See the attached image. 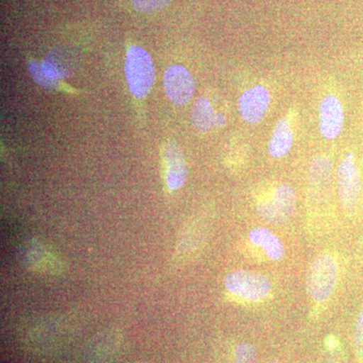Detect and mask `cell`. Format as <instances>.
<instances>
[{"label":"cell","mask_w":363,"mask_h":363,"mask_svg":"<svg viewBox=\"0 0 363 363\" xmlns=\"http://www.w3.org/2000/svg\"><path fill=\"white\" fill-rule=\"evenodd\" d=\"M264 363H283V362H279V360H277V359H271V360H267V362H266Z\"/></svg>","instance_id":"7402d4cb"},{"label":"cell","mask_w":363,"mask_h":363,"mask_svg":"<svg viewBox=\"0 0 363 363\" xmlns=\"http://www.w3.org/2000/svg\"><path fill=\"white\" fill-rule=\"evenodd\" d=\"M143 363H147V362H143Z\"/></svg>","instance_id":"603a6c76"},{"label":"cell","mask_w":363,"mask_h":363,"mask_svg":"<svg viewBox=\"0 0 363 363\" xmlns=\"http://www.w3.org/2000/svg\"><path fill=\"white\" fill-rule=\"evenodd\" d=\"M321 363H343L342 357L336 348H328V351L322 357Z\"/></svg>","instance_id":"44dd1931"},{"label":"cell","mask_w":363,"mask_h":363,"mask_svg":"<svg viewBox=\"0 0 363 363\" xmlns=\"http://www.w3.org/2000/svg\"><path fill=\"white\" fill-rule=\"evenodd\" d=\"M171 0H133V7L143 13H152L169 6Z\"/></svg>","instance_id":"d6986e66"},{"label":"cell","mask_w":363,"mask_h":363,"mask_svg":"<svg viewBox=\"0 0 363 363\" xmlns=\"http://www.w3.org/2000/svg\"><path fill=\"white\" fill-rule=\"evenodd\" d=\"M257 350L252 343L240 342L234 350L233 363H257Z\"/></svg>","instance_id":"e0dca14e"},{"label":"cell","mask_w":363,"mask_h":363,"mask_svg":"<svg viewBox=\"0 0 363 363\" xmlns=\"http://www.w3.org/2000/svg\"><path fill=\"white\" fill-rule=\"evenodd\" d=\"M28 71H30V76L38 84L43 86L45 88H56L59 86V82L54 79L48 77L45 75L43 67L38 62L32 61L28 64Z\"/></svg>","instance_id":"ac0fdd59"},{"label":"cell","mask_w":363,"mask_h":363,"mask_svg":"<svg viewBox=\"0 0 363 363\" xmlns=\"http://www.w3.org/2000/svg\"><path fill=\"white\" fill-rule=\"evenodd\" d=\"M293 145V133L288 119L281 118L277 123L269 143V154L274 159L285 157Z\"/></svg>","instance_id":"5bb4252c"},{"label":"cell","mask_w":363,"mask_h":363,"mask_svg":"<svg viewBox=\"0 0 363 363\" xmlns=\"http://www.w3.org/2000/svg\"><path fill=\"white\" fill-rule=\"evenodd\" d=\"M354 350L358 362L363 363V310L358 315L354 331Z\"/></svg>","instance_id":"ffe728a7"},{"label":"cell","mask_w":363,"mask_h":363,"mask_svg":"<svg viewBox=\"0 0 363 363\" xmlns=\"http://www.w3.org/2000/svg\"><path fill=\"white\" fill-rule=\"evenodd\" d=\"M167 96L177 105L187 104L194 95V79L187 69L180 65L169 67L164 74Z\"/></svg>","instance_id":"8992f818"},{"label":"cell","mask_w":363,"mask_h":363,"mask_svg":"<svg viewBox=\"0 0 363 363\" xmlns=\"http://www.w3.org/2000/svg\"><path fill=\"white\" fill-rule=\"evenodd\" d=\"M21 260L23 266L33 271L60 272L61 262L39 241H28L21 250Z\"/></svg>","instance_id":"ba28073f"},{"label":"cell","mask_w":363,"mask_h":363,"mask_svg":"<svg viewBox=\"0 0 363 363\" xmlns=\"http://www.w3.org/2000/svg\"><path fill=\"white\" fill-rule=\"evenodd\" d=\"M297 208L295 191L286 184H281L274 190L271 199L257 205V214L262 220L274 226L285 225L292 220Z\"/></svg>","instance_id":"3957f363"},{"label":"cell","mask_w":363,"mask_h":363,"mask_svg":"<svg viewBox=\"0 0 363 363\" xmlns=\"http://www.w3.org/2000/svg\"><path fill=\"white\" fill-rule=\"evenodd\" d=\"M337 189L343 207L352 212L357 208L362 194V181L352 156H348L339 164Z\"/></svg>","instance_id":"5b68a950"},{"label":"cell","mask_w":363,"mask_h":363,"mask_svg":"<svg viewBox=\"0 0 363 363\" xmlns=\"http://www.w3.org/2000/svg\"><path fill=\"white\" fill-rule=\"evenodd\" d=\"M332 164L328 157H319L313 161L309 171L310 195L318 200L330 187Z\"/></svg>","instance_id":"7c38bea8"},{"label":"cell","mask_w":363,"mask_h":363,"mask_svg":"<svg viewBox=\"0 0 363 363\" xmlns=\"http://www.w3.org/2000/svg\"><path fill=\"white\" fill-rule=\"evenodd\" d=\"M75 66V56L64 48L50 52L42 64L45 75L57 81L68 77Z\"/></svg>","instance_id":"8fae6325"},{"label":"cell","mask_w":363,"mask_h":363,"mask_svg":"<svg viewBox=\"0 0 363 363\" xmlns=\"http://www.w3.org/2000/svg\"><path fill=\"white\" fill-rule=\"evenodd\" d=\"M337 264L330 255H318L307 272V290L316 303L328 300L333 293L337 279Z\"/></svg>","instance_id":"6da1fadb"},{"label":"cell","mask_w":363,"mask_h":363,"mask_svg":"<svg viewBox=\"0 0 363 363\" xmlns=\"http://www.w3.org/2000/svg\"><path fill=\"white\" fill-rule=\"evenodd\" d=\"M271 96L264 86H255L245 91L240 97L238 111L243 121L248 123H257L264 118L269 108Z\"/></svg>","instance_id":"52a82bcc"},{"label":"cell","mask_w":363,"mask_h":363,"mask_svg":"<svg viewBox=\"0 0 363 363\" xmlns=\"http://www.w3.org/2000/svg\"><path fill=\"white\" fill-rule=\"evenodd\" d=\"M344 112L337 97L329 95L319 107V128L322 135L328 140L337 138L342 130Z\"/></svg>","instance_id":"9c48e42d"},{"label":"cell","mask_w":363,"mask_h":363,"mask_svg":"<svg viewBox=\"0 0 363 363\" xmlns=\"http://www.w3.org/2000/svg\"><path fill=\"white\" fill-rule=\"evenodd\" d=\"M250 242L264 250L269 259L279 262L285 257L281 241L267 228H255L248 234Z\"/></svg>","instance_id":"4fadbf2b"},{"label":"cell","mask_w":363,"mask_h":363,"mask_svg":"<svg viewBox=\"0 0 363 363\" xmlns=\"http://www.w3.org/2000/svg\"><path fill=\"white\" fill-rule=\"evenodd\" d=\"M224 285L229 292L247 301L264 300L271 293L272 286L266 274L243 269L228 272Z\"/></svg>","instance_id":"277c9868"},{"label":"cell","mask_w":363,"mask_h":363,"mask_svg":"<svg viewBox=\"0 0 363 363\" xmlns=\"http://www.w3.org/2000/svg\"><path fill=\"white\" fill-rule=\"evenodd\" d=\"M216 121V114L209 100L205 97H199L194 102L192 109V123L196 130L206 133Z\"/></svg>","instance_id":"9a60e30c"},{"label":"cell","mask_w":363,"mask_h":363,"mask_svg":"<svg viewBox=\"0 0 363 363\" xmlns=\"http://www.w3.org/2000/svg\"><path fill=\"white\" fill-rule=\"evenodd\" d=\"M117 344L116 334L112 332L102 333L94 339L89 350V357L91 362L101 363L107 357H111L116 350Z\"/></svg>","instance_id":"2e32d148"},{"label":"cell","mask_w":363,"mask_h":363,"mask_svg":"<svg viewBox=\"0 0 363 363\" xmlns=\"http://www.w3.org/2000/svg\"><path fill=\"white\" fill-rule=\"evenodd\" d=\"M162 157L166 164L167 185L171 190H178L185 184L188 177L187 164L183 152L177 143H169L164 145Z\"/></svg>","instance_id":"30bf717a"},{"label":"cell","mask_w":363,"mask_h":363,"mask_svg":"<svg viewBox=\"0 0 363 363\" xmlns=\"http://www.w3.org/2000/svg\"><path fill=\"white\" fill-rule=\"evenodd\" d=\"M125 76L130 92L138 98L149 94L155 79L152 58L143 48L133 45L128 52Z\"/></svg>","instance_id":"7a4b0ae2"}]
</instances>
